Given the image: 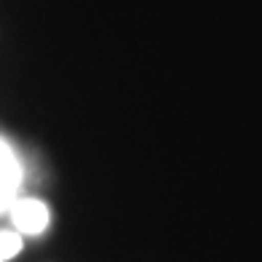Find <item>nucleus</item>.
<instances>
[{
	"label": "nucleus",
	"mask_w": 262,
	"mask_h": 262,
	"mask_svg": "<svg viewBox=\"0 0 262 262\" xmlns=\"http://www.w3.org/2000/svg\"><path fill=\"white\" fill-rule=\"evenodd\" d=\"M11 222L21 235H40L51 222V211L40 198H16L11 206Z\"/></svg>",
	"instance_id": "nucleus-1"
},
{
	"label": "nucleus",
	"mask_w": 262,
	"mask_h": 262,
	"mask_svg": "<svg viewBox=\"0 0 262 262\" xmlns=\"http://www.w3.org/2000/svg\"><path fill=\"white\" fill-rule=\"evenodd\" d=\"M19 185H21V163L8 145L0 152V214L14 206Z\"/></svg>",
	"instance_id": "nucleus-2"
},
{
	"label": "nucleus",
	"mask_w": 262,
	"mask_h": 262,
	"mask_svg": "<svg viewBox=\"0 0 262 262\" xmlns=\"http://www.w3.org/2000/svg\"><path fill=\"white\" fill-rule=\"evenodd\" d=\"M21 252V233L19 230H0V262H8Z\"/></svg>",
	"instance_id": "nucleus-3"
},
{
	"label": "nucleus",
	"mask_w": 262,
	"mask_h": 262,
	"mask_svg": "<svg viewBox=\"0 0 262 262\" xmlns=\"http://www.w3.org/2000/svg\"><path fill=\"white\" fill-rule=\"evenodd\" d=\"M6 147H8V142H6V139H3V137H0V152H3V150H6Z\"/></svg>",
	"instance_id": "nucleus-4"
}]
</instances>
